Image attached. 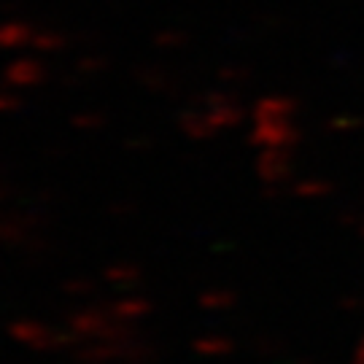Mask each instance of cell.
Segmentation results:
<instances>
[{"label":"cell","instance_id":"6da1fadb","mask_svg":"<svg viewBox=\"0 0 364 364\" xmlns=\"http://www.w3.org/2000/svg\"><path fill=\"white\" fill-rule=\"evenodd\" d=\"M9 335L33 351H57V329L36 318H16L9 324Z\"/></svg>","mask_w":364,"mask_h":364},{"label":"cell","instance_id":"8992f818","mask_svg":"<svg viewBox=\"0 0 364 364\" xmlns=\"http://www.w3.org/2000/svg\"><path fill=\"white\" fill-rule=\"evenodd\" d=\"M33 25L27 22H19V19H9V22H0V49L11 52V49H22V46H30L33 41Z\"/></svg>","mask_w":364,"mask_h":364},{"label":"cell","instance_id":"44dd1931","mask_svg":"<svg viewBox=\"0 0 364 364\" xmlns=\"http://www.w3.org/2000/svg\"><path fill=\"white\" fill-rule=\"evenodd\" d=\"M9 197H11V189L6 183H0V200H9Z\"/></svg>","mask_w":364,"mask_h":364},{"label":"cell","instance_id":"7c38bea8","mask_svg":"<svg viewBox=\"0 0 364 364\" xmlns=\"http://www.w3.org/2000/svg\"><path fill=\"white\" fill-rule=\"evenodd\" d=\"M105 122H108V114H105V111H78V114L70 117V124L81 132L100 130V127H105Z\"/></svg>","mask_w":364,"mask_h":364},{"label":"cell","instance_id":"e0dca14e","mask_svg":"<svg viewBox=\"0 0 364 364\" xmlns=\"http://www.w3.org/2000/svg\"><path fill=\"white\" fill-rule=\"evenodd\" d=\"M22 105H25V100L19 92H14L11 87L0 90V114H16Z\"/></svg>","mask_w":364,"mask_h":364},{"label":"cell","instance_id":"5b68a950","mask_svg":"<svg viewBox=\"0 0 364 364\" xmlns=\"http://www.w3.org/2000/svg\"><path fill=\"white\" fill-rule=\"evenodd\" d=\"M108 313L114 316V318H122V321H141L146 318L149 313L154 311V302L146 297H122L117 302H111V305H105Z\"/></svg>","mask_w":364,"mask_h":364},{"label":"cell","instance_id":"8fae6325","mask_svg":"<svg viewBox=\"0 0 364 364\" xmlns=\"http://www.w3.org/2000/svg\"><path fill=\"white\" fill-rule=\"evenodd\" d=\"M73 70H76L78 76H97V73H103L108 70V57L97 52H90V54H81L76 63H73Z\"/></svg>","mask_w":364,"mask_h":364},{"label":"cell","instance_id":"ac0fdd59","mask_svg":"<svg viewBox=\"0 0 364 364\" xmlns=\"http://www.w3.org/2000/svg\"><path fill=\"white\" fill-rule=\"evenodd\" d=\"M181 43H183V36L176 33V30H162V33L154 36L156 49H176V46H181Z\"/></svg>","mask_w":364,"mask_h":364},{"label":"cell","instance_id":"7a4b0ae2","mask_svg":"<svg viewBox=\"0 0 364 364\" xmlns=\"http://www.w3.org/2000/svg\"><path fill=\"white\" fill-rule=\"evenodd\" d=\"M43 221L41 213H0V243L25 248L27 240L38 235Z\"/></svg>","mask_w":364,"mask_h":364},{"label":"cell","instance_id":"4fadbf2b","mask_svg":"<svg viewBox=\"0 0 364 364\" xmlns=\"http://www.w3.org/2000/svg\"><path fill=\"white\" fill-rule=\"evenodd\" d=\"M200 305L208 308V311H227L235 305V294L227 289H210L200 297Z\"/></svg>","mask_w":364,"mask_h":364},{"label":"cell","instance_id":"ba28073f","mask_svg":"<svg viewBox=\"0 0 364 364\" xmlns=\"http://www.w3.org/2000/svg\"><path fill=\"white\" fill-rule=\"evenodd\" d=\"M68 46V36L54 30V27H41L33 33V41H30V49H36L38 54H57Z\"/></svg>","mask_w":364,"mask_h":364},{"label":"cell","instance_id":"9a60e30c","mask_svg":"<svg viewBox=\"0 0 364 364\" xmlns=\"http://www.w3.org/2000/svg\"><path fill=\"white\" fill-rule=\"evenodd\" d=\"M138 81L154 92H162L168 87V76H165L162 68H141V70H138Z\"/></svg>","mask_w":364,"mask_h":364},{"label":"cell","instance_id":"2e32d148","mask_svg":"<svg viewBox=\"0 0 364 364\" xmlns=\"http://www.w3.org/2000/svg\"><path fill=\"white\" fill-rule=\"evenodd\" d=\"M63 291L70 294V297H87V294L95 291V281L92 278H70V281L63 284Z\"/></svg>","mask_w":364,"mask_h":364},{"label":"cell","instance_id":"d6986e66","mask_svg":"<svg viewBox=\"0 0 364 364\" xmlns=\"http://www.w3.org/2000/svg\"><path fill=\"white\" fill-rule=\"evenodd\" d=\"M132 210H135V205H132L130 200H117V203H111V205H108V213H111V216H117V219L130 216Z\"/></svg>","mask_w":364,"mask_h":364},{"label":"cell","instance_id":"277c9868","mask_svg":"<svg viewBox=\"0 0 364 364\" xmlns=\"http://www.w3.org/2000/svg\"><path fill=\"white\" fill-rule=\"evenodd\" d=\"M108 321H111V313L105 305H90V308H81V311H73L68 316V326L84 340L100 338V332L105 329Z\"/></svg>","mask_w":364,"mask_h":364},{"label":"cell","instance_id":"9c48e42d","mask_svg":"<svg viewBox=\"0 0 364 364\" xmlns=\"http://www.w3.org/2000/svg\"><path fill=\"white\" fill-rule=\"evenodd\" d=\"M178 124H181V130L186 132L189 138H197V141L216 135V130H213V124H210V119L205 111H183L181 119H178Z\"/></svg>","mask_w":364,"mask_h":364},{"label":"cell","instance_id":"52a82bcc","mask_svg":"<svg viewBox=\"0 0 364 364\" xmlns=\"http://www.w3.org/2000/svg\"><path fill=\"white\" fill-rule=\"evenodd\" d=\"M103 278L117 289H132L141 284V267L132 262H117V264L105 267Z\"/></svg>","mask_w":364,"mask_h":364},{"label":"cell","instance_id":"3957f363","mask_svg":"<svg viewBox=\"0 0 364 364\" xmlns=\"http://www.w3.org/2000/svg\"><path fill=\"white\" fill-rule=\"evenodd\" d=\"M46 78H49V70L36 57H19L3 68V84L11 90H30L43 84Z\"/></svg>","mask_w":364,"mask_h":364},{"label":"cell","instance_id":"5bb4252c","mask_svg":"<svg viewBox=\"0 0 364 364\" xmlns=\"http://www.w3.org/2000/svg\"><path fill=\"white\" fill-rule=\"evenodd\" d=\"M154 356H156L154 346H149L144 340H132L130 348H127L124 364H149V362H154Z\"/></svg>","mask_w":364,"mask_h":364},{"label":"cell","instance_id":"ffe728a7","mask_svg":"<svg viewBox=\"0 0 364 364\" xmlns=\"http://www.w3.org/2000/svg\"><path fill=\"white\" fill-rule=\"evenodd\" d=\"M149 146H151V141L144 138V135H132V138L124 141V149H127V151H144V149H149Z\"/></svg>","mask_w":364,"mask_h":364},{"label":"cell","instance_id":"30bf717a","mask_svg":"<svg viewBox=\"0 0 364 364\" xmlns=\"http://www.w3.org/2000/svg\"><path fill=\"white\" fill-rule=\"evenodd\" d=\"M235 346L230 338H224V335H208V338H197L195 340V351L203 353V356H224V353H230Z\"/></svg>","mask_w":364,"mask_h":364}]
</instances>
